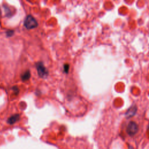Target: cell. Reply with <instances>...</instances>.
Returning a JSON list of instances; mask_svg holds the SVG:
<instances>
[{
  "instance_id": "obj_1",
  "label": "cell",
  "mask_w": 149,
  "mask_h": 149,
  "mask_svg": "<svg viewBox=\"0 0 149 149\" xmlns=\"http://www.w3.org/2000/svg\"><path fill=\"white\" fill-rule=\"evenodd\" d=\"M24 26L27 29H31L36 28L38 26L37 21L31 15H28L25 19Z\"/></svg>"
},
{
  "instance_id": "obj_2",
  "label": "cell",
  "mask_w": 149,
  "mask_h": 149,
  "mask_svg": "<svg viewBox=\"0 0 149 149\" xmlns=\"http://www.w3.org/2000/svg\"><path fill=\"white\" fill-rule=\"evenodd\" d=\"M36 67L37 69V72H38L39 77L44 78L48 75L49 72L47 70V69L45 68V66H44L42 62L37 63L36 65Z\"/></svg>"
},
{
  "instance_id": "obj_3",
  "label": "cell",
  "mask_w": 149,
  "mask_h": 149,
  "mask_svg": "<svg viewBox=\"0 0 149 149\" xmlns=\"http://www.w3.org/2000/svg\"><path fill=\"white\" fill-rule=\"evenodd\" d=\"M138 131L139 127L136 123L133 121L129 122L126 129V132L129 135L133 136L138 132Z\"/></svg>"
},
{
  "instance_id": "obj_4",
  "label": "cell",
  "mask_w": 149,
  "mask_h": 149,
  "mask_svg": "<svg viewBox=\"0 0 149 149\" xmlns=\"http://www.w3.org/2000/svg\"><path fill=\"white\" fill-rule=\"evenodd\" d=\"M137 111V108L136 106L134 107H131L126 113V116L127 118H130V117H132L133 116H135V114L136 113Z\"/></svg>"
},
{
  "instance_id": "obj_5",
  "label": "cell",
  "mask_w": 149,
  "mask_h": 149,
  "mask_svg": "<svg viewBox=\"0 0 149 149\" xmlns=\"http://www.w3.org/2000/svg\"><path fill=\"white\" fill-rule=\"evenodd\" d=\"M20 119V116L19 114H15L10 117L7 121V122L10 125H13L16 122Z\"/></svg>"
},
{
  "instance_id": "obj_6",
  "label": "cell",
  "mask_w": 149,
  "mask_h": 149,
  "mask_svg": "<svg viewBox=\"0 0 149 149\" xmlns=\"http://www.w3.org/2000/svg\"><path fill=\"white\" fill-rule=\"evenodd\" d=\"M31 77L30 72L29 70H27L21 76V79L22 81H26L30 79Z\"/></svg>"
},
{
  "instance_id": "obj_7",
  "label": "cell",
  "mask_w": 149,
  "mask_h": 149,
  "mask_svg": "<svg viewBox=\"0 0 149 149\" xmlns=\"http://www.w3.org/2000/svg\"><path fill=\"white\" fill-rule=\"evenodd\" d=\"M64 71L67 73L69 72V65L68 64H65L64 66Z\"/></svg>"
},
{
  "instance_id": "obj_8",
  "label": "cell",
  "mask_w": 149,
  "mask_h": 149,
  "mask_svg": "<svg viewBox=\"0 0 149 149\" xmlns=\"http://www.w3.org/2000/svg\"><path fill=\"white\" fill-rule=\"evenodd\" d=\"M13 34H14V31H13V30H8V31H7V35L8 37L12 36L13 35Z\"/></svg>"
},
{
  "instance_id": "obj_9",
  "label": "cell",
  "mask_w": 149,
  "mask_h": 149,
  "mask_svg": "<svg viewBox=\"0 0 149 149\" xmlns=\"http://www.w3.org/2000/svg\"><path fill=\"white\" fill-rule=\"evenodd\" d=\"M12 89H13V90L15 92V93L18 94V93H19V89H18V87H16V86H14V87H12Z\"/></svg>"
}]
</instances>
